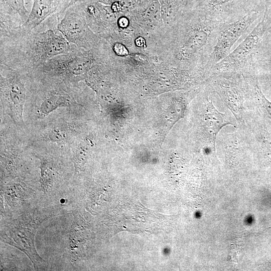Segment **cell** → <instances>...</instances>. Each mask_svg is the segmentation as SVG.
<instances>
[{
  "label": "cell",
  "instance_id": "6da1fadb",
  "mask_svg": "<svg viewBox=\"0 0 271 271\" xmlns=\"http://www.w3.org/2000/svg\"><path fill=\"white\" fill-rule=\"evenodd\" d=\"M75 47L56 30L21 31L0 38V64L32 73L48 60L67 53Z\"/></svg>",
  "mask_w": 271,
  "mask_h": 271
},
{
  "label": "cell",
  "instance_id": "7a4b0ae2",
  "mask_svg": "<svg viewBox=\"0 0 271 271\" xmlns=\"http://www.w3.org/2000/svg\"><path fill=\"white\" fill-rule=\"evenodd\" d=\"M99 63L94 49L87 50L75 46L72 51L48 60L33 73L40 76L76 83L86 79L89 72Z\"/></svg>",
  "mask_w": 271,
  "mask_h": 271
},
{
  "label": "cell",
  "instance_id": "3957f363",
  "mask_svg": "<svg viewBox=\"0 0 271 271\" xmlns=\"http://www.w3.org/2000/svg\"><path fill=\"white\" fill-rule=\"evenodd\" d=\"M271 25L267 9L258 22L245 38L221 61L216 64L210 71L218 73H237L242 70L251 58Z\"/></svg>",
  "mask_w": 271,
  "mask_h": 271
},
{
  "label": "cell",
  "instance_id": "277c9868",
  "mask_svg": "<svg viewBox=\"0 0 271 271\" xmlns=\"http://www.w3.org/2000/svg\"><path fill=\"white\" fill-rule=\"evenodd\" d=\"M29 73L0 64L1 100L19 122H23Z\"/></svg>",
  "mask_w": 271,
  "mask_h": 271
},
{
  "label": "cell",
  "instance_id": "5b68a950",
  "mask_svg": "<svg viewBox=\"0 0 271 271\" xmlns=\"http://www.w3.org/2000/svg\"><path fill=\"white\" fill-rule=\"evenodd\" d=\"M56 30L70 44L85 50L96 48L101 41L76 5L67 8L59 19Z\"/></svg>",
  "mask_w": 271,
  "mask_h": 271
},
{
  "label": "cell",
  "instance_id": "8992f818",
  "mask_svg": "<svg viewBox=\"0 0 271 271\" xmlns=\"http://www.w3.org/2000/svg\"><path fill=\"white\" fill-rule=\"evenodd\" d=\"M259 16L258 13L252 12L234 22L220 25L216 42L205 65L207 72L230 53L235 43Z\"/></svg>",
  "mask_w": 271,
  "mask_h": 271
},
{
  "label": "cell",
  "instance_id": "52a82bcc",
  "mask_svg": "<svg viewBox=\"0 0 271 271\" xmlns=\"http://www.w3.org/2000/svg\"><path fill=\"white\" fill-rule=\"evenodd\" d=\"M34 215L23 216L10 223L3 238L25 253L34 264L42 258L38 254L34 244V236L37 228L46 218Z\"/></svg>",
  "mask_w": 271,
  "mask_h": 271
},
{
  "label": "cell",
  "instance_id": "ba28073f",
  "mask_svg": "<svg viewBox=\"0 0 271 271\" xmlns=\"http://www.w3.org/2000/svg\"><path fill=\"white\" fill-rule=\"evenodd\" d=\"M215 92L227 106L239 123L244 122V93L240 83L232 77H215L212 83Z\"/></svg>",
  "mask_w": 271,
  "mask_h": 271
},
{
  "label": "cell",
  "instance_id": "9c48e42d",
  "mask_svg": "<svg viewBox=\"0 0 271 271\" xmlns=\"http://www.w3.org/2000/svg\"><path fill=\"white\" fill-rule=\"evenodd\" d=\"M29 1L26 3V4ZM31 1L32 4L30 14L22 28L23 32L35 31L53 16L59 15L60 17H61L71 0Z\"/></svg>",
  "mask_w": 271,
  "mask_h": 271
},
{
  "label": "cell",
  "instance_id": "30bf717a",
  "mask_svg": "<svg viewBox=\"0 0 271 271\" xmlns=\"http://www.w3.org/2000/svg\"><path fill=\"white\" fill-rule=\"evenodd\" d=\"M30 11L26 0H0V33L7 35L22 29Z\"/></svg>",
  "mask_w": 271,
  "mask_h": 271
},
{
  "label": "cell",
  "instance_id": "8fae6325",
  "mask_svg": "<svg viewBox=\"0 0 271 271\" xmlns=\"http://www.w3.org/2000/svg\"><path fill=\"white\" fill-rule=\"evenodd\" d=\"M229 124L233 125L227 120L225 114L220 112L214 106L213 101L207 98L202 125L204 134L214 147L218 133L223 127Z\"/></svg>",
  "mask_w": 271,
  "mask_h": 271
},
{
  "label": "cell",
  "instance_id": "7c38bea8",
  "mask_svg": "<svg viewBox=\"0 0 271 271\" xmlns=\"http://www.w3.org/2000/svg\"><path fill=\"white\" fill-rule=\"evenodd\" d=\"M89 143L84 140L79 142L75 147L73 161L75 170L77 172L82 171L86 163L90 152Z\"/></svg>",
  "mask_w": 271,
  "mask_h": 271
},
{
  "label": "cell",
  "instance_id": "4fadbf2b",
  "mask_svg": "<svg viewBox=\"0 0 271 271\" xmlns=\"http://www.w3.org/2000/svg\"><path fill=\"white\" fill-rule=\"evenodd\" d=\"M54 173L50 164L44 159H41L40 182L42 190L46 192L51 189Z\"/></svg>",
  "mask_w": 271,
  "mask_h": 271
},
{
  "label": "cell",
  "instance_id": "5bb4252c",
  "mask_svg": "<svg viewBox=\"0 0 271 271\" xmlns=\"http://www.w3.org/2000/svg\"><path fill=\"white\" fill-rule=\"evenodd\" d=\"M249 79L253 83L255 94L258 99L261 106L271 117V102L263 93L257 76L255 75H252L250 76Z\"/></svg>",
  "mask_w": 271,
  "mask_h": 271
},
{
  "label": "cell",
  "instance_id": "9a60e30c",
  "mask_svg": "<svg viewBox=\"0 0 271 271\" xmlns=\"http://www.w3.org/2000/svg\"><path fill=\"white\" fill-rule=\"evenodd\" d=\"M48 138L50 140L54 142L59 141L63 139L64 134L58 128H55L48 132Z\"/></svg>",
  "mask_w": 271,
  "mask_h": 271
},
{
  "label": "cell",
  "instance_id": "2e32d148",
  "mask_svg": "<svg viewBox=\"0 0 271 271\" xmlns=\"http://www.w3.org/2000/svg\"><path fill=\"white\" fill-rule=\"evenodd\" d=\"M233 1V0H209L208 5L209 7L212 10H214L229 4Z\"/></svg>",
  "mask_w": 271,
  "mask_h": 271
},
{
  "label": "cell",
  "instance_id": "e0dca14e",
  "mask_svg": "<svg viewBox=\"0 0 271 271\" xmlns=\"http://www.w3.org/2000/svg\"><path fill=\"white\" fill-rule=\"evenodd\" d=\"M259 63H260L262 66H264L266 69L271 70L270 59H261L259 60Z\"/></svg>",
  "mask_w": 271,
  "mask_h": 271
},
{
  "label": "cell",
  "instance_id": "ac0fdd59",
  "mask_svg": "<svg viewBox=\"0 0 271 271\" xmlns=\"http://www.w3.org/2000/svg\"><path fill=\"white\" fill-rule=\"evenodd\" d=\"M89 0H71V2H70L69 5L68 6L67 8H68L69 7H71V6L76 4L85 2H87Z\"/></svg>",
  "mask_w": 271,
  "mask_h": 271
},
{
  "label": "cell",
  "instance_id": "d6986e66",
  "mask_svg": "<svg viewBox=\"0 0 271 271\" xmlns=\"http://www.w3.org/2000/svg\"><path fill=\"white\" fill-rule=\"evenodd\" d=\"M269 18H270V22H271V18H270V17H269Z\"/></svg>",
  "mask_w": 271,
  "mask_h": 271
}]
</instances>
